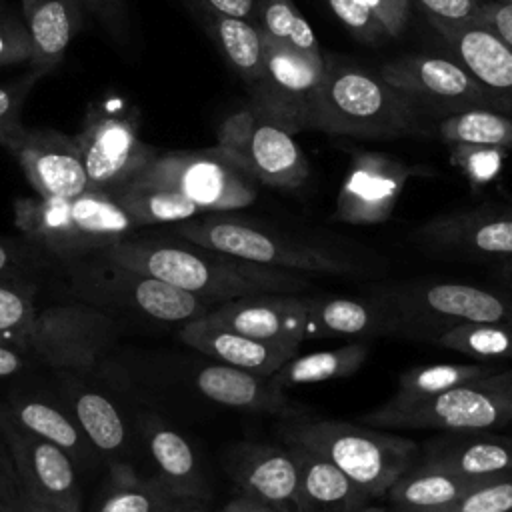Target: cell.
<instances>
[{"label":"cell","instance_id":"obj_1","mask_svg":"<svg viewBox=\"0 0 512 512\" xmlns=\"http://www.w3.org/2000/svg\"><path fill=\"white\" fill-rule=\"evenodd\" d=\"M98 254L176 286L210 308L244 296L302 294L310 288L308 274L246 262L176 234L140 236L136 230Z\"/></svg>","mask_w":512,"mask_h":512},{"label":"cell","instance_id":"obj_2","mask_svg":"<svg viewBox=\"0 0 512 512\" xmlns=\"http://www.w3.org/2000/svg\"><path fill=\"white\" fill-rule=\"evenodd\" d=\"M52 284L66 300L94 306L122 328L126 322L182 326L212 310L196 296L102 254L58 264Z\"/></svg>","mask_w":512,"mask_h":512},{"label":"cell","instance_id":"obj_3","mask_svg":"<svg viewBox=\"0 0 512 512\" xmlns=\"http://www.w3.org/2000/svg\"><path fill=\"white\" fill-rule=\"evenodd\" d=\"M14 224L58 264L94 256L138 230L118 202L102 190H86L70 198H18Z\"/></svg>","mask_w":512,"mask_h":512},{"label":"cell","instance_id":"obj_4","mask_svg":"<svg viewBox=\"0 0 512 512\" xmlns=\"http://www.w3.org/2000/svg\"><path fill=\"white\" fill-rule=\"evenodd\" d=\"M170 232L222 254L302 274H362L364 266L332 246L272 230L232 212H206L170 224Z\"/></svg>","mask_w":512,"mask_h":512},{"label":"cell","instance_id":"obj_5","mask_svg":"<svg viewBox=\"0 0 512 512\" xmlns=\"http://www.w3.org/2000/svg\"><path fill=\"white\" fill-rule=\"evenodd\" d=\"M282 438L288 446H302L328 458L372 500L384 496L420 458L414 440L344 420L292 418L284 422Z\"/></svg>","mask_w":512,"mask_h":512},{"label":"cell","instance_id":"obj_6","mask_svg":"<svg viewBox=\"0 0 512 512\" xmlns=\"http://www.w3.org/2000/svg\"><path fill=\"white\" fill-rule=\"evenodd\" d=\"M418 128L420 106L380 74L326 64L310 130L354 138H400Z\"/></svg>","mask_w":512,"mask_h":512},{"label":"cell","instance_id":"obj_7","mask_svg":"<svg viewBox=\"0 0 512 512\" xmlns=\"http://www.w3.org/2000/svg\"><path fill=\"white\" fill-rule=\"evenodd\" d=\"M372 296L392 314L396 334L430 340L458 324H512V296L466 282H402Z\"/></svg>","mask_w":512,"mask_h":512},{"label":"cell","instance_id":"obj_8","mask_svg":"<svg viewBox=\"0 0 512 512\" xmlns=\"http://www.w3.org/2000/svg\"><path fill=\"white\" fill-rule=\"evenodd\" d=\"M362 424L410 430H490L512 424V370L468 380L410 406H378L364 414Z\"/></svg>","mask_w":512,"mask_h":512},{"label":"cell","instance_id":"obj_9","mask_svg":"<svg viewBox=\"0 0 512 512\" xmlns=\"http://www.w3.org/2000/svg\"><path fill=\"white\" fill-rule=\"evenodd\" d=\"M132 182L184 196L206 212H234L256 200V182L220 148L158 152Z\"/></svg>","mask_w":512,"mask_h":512},{"label":"cell","instance_id":"obj_10","mask_svg":"<svg viewBox=\"0 0 512 512\" xmlns=\"http://www.w3.org/2000/svg\"><path fill=\"white\" fill-rule=\"evenodd\" d=\"M120 330V322L94 306L66 300L36 310L24 352L54 372L94 370L116 346Z\"/></svg>","mask_w":512,"mask_h":512},{"label":"cell","instance_id":"obj_11","mask_svg":"<svg viewBox=\"0 0 512 512\" xmlns=\"http://www.w3.org/2000/svg\"><path fill=\"white\" fill-rule=\"evenodd\" d=\"M216 148L232 158L254 182L296 190L310 176V164L294 134L248 104L218 128Z\"/></svg>","mask_w":512,"mask_h":512},{"label":"cell","instance_id":"obj_12","mask_svg":"<svg viewBox=\"0 0 512 512\" xmlns=\"http://www.w3.org/2000/svg\"><path fill=\"white\" fill-rule=\"evenodd\" d=\"M54 392L82 428L96 454L110 464H132L140 444L136 412L94 370H58ZM142 446V444H140Z\"/></svg>","mask_w":512,"mask_h":512},{"label":"cell","instance_id":"obj_13","mask_svg":"<svg viewBox=\"0 0 512 512\" xmlns=\"http://www.w3.org/2000/svg\"><path fill=\"white\" fill-rule=\"evenodd\" d=\"M88 190L112 192L136 178L158 154L138 134V114L120 108H96L84 118L78 134Z\"/></svg>","mask_w":512,"mask_h":512},{"label":"cell","instance_id":"obj_14","mask_svg":"<svg viewBox=\"0 0 512 512\" xmlns=\"http://www.w3.org/2000/svg\"><path fill=\"white\" fill-rule=\"evenodd\" d=\"M324 74V58L304 56L264 36V64L258 80L250 84V104L292 134L310 130Z\"/></svg>","mask_w":512,"mask_h":512},{"label":"cell","instance_id":"obj_15","mask_svg":"<svg viewBox=\"0 0 512 512\" xmlns=\"http://www.w3.org/2000/svg\"><path fill=\"white\" fill-rule=\"evenodd\" d=\"M414 240L442 258L500 262L512 258V206L482 204L430 218Z\"/></svg>","mask_w":512,"mask_h":512},{"label":"cell","instance_id":"obj_16","mask_svg":"<svg viewBox=\"0 0 512 512\" xmlns=\"http://www.w3.org/2000/svg\"><path fill=\"white\" fill-rule=\"evenodd\" d=\"M380 76L418 106L444 110L446 114L478 106L508 112L460 62L442 56H402L386 62Z\"/></svg>","mask_w":512,"mask_h":512},{"label":"cell","instance_id":"obj_17","mask_svg":"<svg viewBox=\"0 0 512 512\" xmlns=\"http://www.w3.org/2000/svg\"><path fill=\"white\" fill-rule=\"evenodd\" d=\"M0 432L24 488L62 512H82L76 464L56 444L22 428L0 406Z\"/></svg>","mask_w":512,"mask_h":512},{"label":"cell","instance_id":"obj_18","mask_svg":"<svg viewBox=\"0 0 512 512\" xmlns=\"http://www.w3.org/2000/svg\"><path fill=\"white\" fill-rule=\"evenodd\" d=\"M412 170L394 156L360 152L338 188L334 220L354 226L386 222L410 180Z\"/></svg>","mask_w":512,"mask_h":512},{"label":"cell","instance_id":"obj_19","mask_svg":"<svg viewBox=\"0 0 512 512\" xmlns=\"http://www.w3.org/2000/svg\"><path fill=\"white\" fill-rule=\"evenodd\" d=\"M42 198H70L88 190L78 144L54 128H26L6 146Z\"/></svg>","mask_w":512,"mask_h":512},{"label":"cell","instance_id":"obj_20","mask_svg":"<svg viewBox=\"0 0 512 512\" xmlns=\"http://www.w3.org/2000/svg\"><path fill=\"white\" fill-rule=\"evenodd\" d=\"M224 466L242 496L298 512V460L290 446L240 442L226 452Z\"/></svg>","mask_w":512,"mask_h":512},{"label":"cell","instance_id":"obj_21","mask_svg":"<svg viewBox=\"0 0 512 512\" xmlns=\"http://www.w3.org/2000/svg\"><path fill=\"white\" fill-rule=\"evenodd\" d=\"M308 296L266 292L214 306L206 318L250 338L300 348L304 344Z\"/></svg>","mask_w":512,"mask_h":512},{"label":"cell","instance_id":"obj_22","mask_svg":"<svg viewBox=\"0 0 512 512\" xmlns=\"http://www.w3.org/2000/svg\"><path fill=\"white\" fill-rule=\"evenodd\" d=\"M136 424L140 444L164 488L176 500L204 504L210 498V486L190 440L154 410H138Z\"/></svg>","mask_w":512,"mask_h":512},{"label":"cell","instance_id":"obj_23","mask_svg":"<svg viewBox=\"0 0 512 512\" xmlns=\"http://www.w3.org/2000/svg\"><path fill=\"white\" fill-rule=\"evenodd\" d=\"M178 338L182 344L210 360L250 370L262 376H272L292 356L298 354V348L250 338L208 320L206 314L182 324L178 330Z\"/></svg>","mask_w":512,"mask_h":512},{"label":"cell","instance_id":"obj_24","mask_svg":"<svg viewBox=\"0 0 512 512\" xmlns=\"http://www.w3.org/2000/svg\"><path fill=\"white\" fill-rule=\"evenodd\" d=\"M436 32L450 46L458 62L498 98L508 112L512 110V48L492 30L476 22L444 24L432 22Z\"/></svg>","mask_w":512,"mask_h":512},{"label":"cell","instance_id":"obj_25","mask_svg":"<svg viewBox=\"0 0 512 512\" xmlns=\"http://www.w3.org/2000/svg\"><path fill=\"white\" fill-rule=\"evenodd\" d=\"M0 406L28 432L64 450L76 468L100 458L54 390H12Z\"/></svg>","mask_w":512,"mask_h":512},{"label":"cell","instance_id":"obj_26","mask_svg":"<svg viewBox=\"0 0 512 512\" xmlns=\"http://www.w3.org/2000/svg\"><path fill=\"white\" fill-rule=\"evenodd\" d=\"M418 462L450 470L466 478H490L512 472V436L488 430L444 432L430 438Z\"/></svg>","mask_w":512,"mask_h":512},{"label":"cell","instance_id":"obj_27","mask_svg":"<svg viewBox=\"0 0 512 512\" xmlns=\"http://www.w3.org/2000/svg\"><path fill=\"white\" fill-rule=\"evenodd\" d=\"M188 378L200 396L226 408L266 414H282L290 408L284 388H280L272 376L212 360L194 364Z\"/></svg>","mask_w":512,"mask_h":512},{"label":"cell","instance_id":"obj_28","mask_svg":"<svg viewBox=\"0 0 512 512\" xmlns=\"http://www.w3.org/2000/svg\"><path fill=\"white\" fill-rule=\"evenodd\" d=\"M380 334H396V326L392 314L374 296H308L304 340H366Z\"/></svg>","mask_w":512,"mask_h":512},{"label":"cell","instance_id":"obj_29","mask_svg":"<svg viewBox=\"0 0 512 512\" xmlns=\"http://www.w3.org/2000/svg\"><path fill=\"white\" fill-rule=\"evenodd\" d=\"M86 10L78 0H22V20L30 36V70L40 78L64 58L82 30Z\"/></svg>","mask_w":512,"mask_h":512},{"label":"cell","instance_id":"obj_30","mask_svg":"<svg viewBox=\"0 0 512 512\" xmlns=\"http://www.w3.org/2000/svg\"><path fill=\"white\" fill-rule=\"evenodd\" d=\"M290 448L298 460V512H356L368 506L370 494L328 458L302 446Z\"/></svg>","mask_w":512,"mask_h":512},{"label":"cell","instance_id":"obj_31","mask_svg":"<svg viewBox=\"0 0 512 512\" xmlns=\"http://www.w3.org/2000/svg\"><path fill=\"white\" fill-rule=\"evenodd\" d=\"M478 480L482 478H466L438 466L416 462L386 494L398 512H430L454 502Z\"/></svg>","mask_w":512,"mask_h":512},{"label":"cell","instance_id":"obj_32","mask_svg":"<svg viewBox=\"0 0 512 512\" xmlns=\"http://www.w3.org/2000/svg\"><path fill=\"white\" fill-rule=\"evenodd\" d=\"M192 4V2H190ZM206 32L226 58V62L250 84H254L264 64V34L258 26L244 18L218 16L192 4Z\"/></svg>","mask_w":512,"mask_h":512},{"label":"cell","instance_id":"obj_33","mask_svg":"<svg viewBox=\"0 0 512 512\" xmlns=\"http://www.w3.org/2000/svg\"><path fill=\"white\" fill-rule=\"evenodd\" d=\"M368 352V342L358 338L338 348L318 350L302 356L296 354L280 370L272 374V380L286 390L292 386H310L328 380L348 378L362 368V364L368 358Z\"/></svg>","mask_w":512,"mask_h":512},{"label":"cell","instance_id":"obj_34","mask_svg":"<svg viewBox=\"0 0 512 512\" xmlns=\"http://www.w3.org/2000/svg\"><path fill=\"white\" fill-rule=\"evenodd\" d=\"M498 368L488 362H440V364H422L414 366L400 374L396 394L386 400L382 406L400 408L410 406L420 400L432 398L448 388L476 380L480 376L492 374Z\"/></svg>","mask_w":512,"mask_h":512},{"label":"cell","instance_id":"obj_35","mask_svg":"<svg viewBox=\"0 0 512 512\" xmlns=\"http://www.w3.org/2000/svg\"><path fill=\"white\" fill-rule=\"evenodd\" d=\"M108 194L130 216L138 230L156 224H176L202 214L196 204L180 194L138 184L132 180Z\"/></svg>","mask_w":512,"mask_h":512},{"label":"cell","instance_id":"obj_36","mask_svg":"<svg viewBox=\"0 0 512 512\" xmlns=\"http://www.w3.org/2000/svg\"><path fill=\"white\" fill-rule=\"evenodd\" d=\"M176 498L156 476L142 478L132 464H110L106 490L94 512H158Z\"/></svg>","mask_w":512,"mask_h":512},{"label":"cell","instance_id":"obj_37","mask_svg":"<svg viewBox=\"0 0 512 512\" xmlns=\"http://www.w3.org/2000/svg\"><path fill=\"white\" fill-rule=\"evenodd\" d=\"M438 134L448 144L512 148V118L494 108H464L446 114L438 124Z\"/></svg>","mask_w":512,"mask_h":512},{"label":"cell","instance_id":"obj_38","mask_svg":"<svg viewBox=\"0 0 512 512\" xmlns=\"http://www.w3.org/2000/svg\"><path fill=\"white\" fill-rule=\"evenodd\" d=\"M428 342L480 362L512 360V324H458L434 334Z\"/></svg>","mask_w":512,"mask_h":512},{"label":"cell","instance_id":"obj_39","mask_svg":"<svg viewBox=\"0 0 512 512\" xmlns=\"http://www.w3.org/2000/svg\"><path fill=\"white\" fill-rule=\"evenodd\" d=\"M58 262L28 238L0 236V284L40 292L56 278Z\"/></svg>","mask_w":512,"mask_h":512},{"label":"cell","instance_id":"obj_40","mask_svg":"<svg viewBox=\"0 0 512 512\" xmlns=\"http://www.w3.org/2000/svg\"><path fill=\"white\" fill-rule=\"evenodd\" d=\"M262 34L294 52L322 58L318 38L292 0H256Z\"/></svg>","mask_w":512,"mask_h":512},{"label":"cell","instance_id":"obj_41","mask_svg":"<svg viewBox=\"0 0 512 512\" xmlns=\"http://www.w3.org/2000/svg\"><path fill=\"white\" fill-rule=\"evenodd\" d=\"M36 296V290L0 284V344H10L24 352L26 334L38 310Z\"/></svg>","mask_w":512,"mask_h":512},{"label":"cell","instance_id":"obj_42","mask_svg":"<svg viewBox=\"0 0 512 512\" xmlns=\"http://www.w3.org/2000/svg\"><path fill=\"white\" fill-rule=\"evenodd\" d=\"M430 512H512V472L482 478L454 502Z\"/></svg>","mask_w":512,"mask_h":512},{"label":"cell","instance_id":"obj_43","mask_svg":"<svg viewBox=\"0 0 512 512\" xmlns=\"http://www.w3.org/2000/svg\"><path fill=\"white\" fill-rule=\"evenodd\" d=\"M506 150L496 146H472V144H450V158L468 178L470 184L482 186L492 182L504 164Z\"/></svg>","mask_w":512,"mask_h":512},{"label":"cell","instance_id":"obj_44","mask_svg":"<svg viewBox=\"0 0 512 512\" xmlns=\"http://www.w3.org/2000/svg\"><path fill=\"white\" fill-rule=\"evenodd\" d=\"M40 76L32 70L14 82L0 84V146H8L22 130V106Z\"/></svg>","mask_w":512,"mask_h":512},{"label":"cell","instance_id":"obj_45","mask_svg":"<svg viewBox=\"0 0 512 512\" xmlns=\"http://www.w3.org/2000/svg\"><path fill=\"white\" fill-rule=\"evenodd\" d=\"M334 16L362 42H382L388 38L384 24L362 4L356 0H326Z\"/></svg>","mask_w":512,"mask_h":512},{"label":"cell","instance_id":"obj_46","mask_svg":"<svg viewBox=\"0 0 512 512\" xmlns=\"http://www.w3.org/2000/svg\"><path fill=\"white\" fill-rule=\"evenodd\" d=\"M30 60V36L22 18L0 6V66Z\"/></svg>","mask_w":512,"mask_h":512},{"label":"cell","instance_id":"obj_47","mask_svg":"<svg viewBox=\"0 0 512 512\" xmlns=\"http://www.w3.org/2000/svg\"><path fill=\"white\" fill-rule=\"evenodd\" d=\"M86 14L94 16L102 28L118 42L130 40V18L126 0H78Z\"/></svg>","mask_w":512,"mask_h":512},{"label":"cell","instance_id":"obj_48","mask_svg":"<svg viewBox=\"0 0 512 512\" xmlns=\"http://www.w3.org/2000/svg\"><path fill=\"white\" fill-rule=\"evenodd\" d=\"M24 484L12 462L8 444L0 432V512H18Z\"/></svg>","mask_w":512,"mask_h":512},{"label":"cell","instance_id":"obj_49","mask_svg":"<svg viewBox=\"0 0 512 512\" xmlns=\"http://www.w3.org/2000/svg\"><path fill=\"white\" fill-rule=\"evenodd\" d=\"M418 4L426 10L430 22L444 24H466L474 22L480 0H418Z\"/></svg>","mask_w":512,"mask_h":512},{"label":"cell","instance_id":"obj_50","mask_svg":"<svg viewBox=\"0 0 512 512\" xmlns=\"http://www.w3.org/2000/svg\"><path fill=\"white\" fill-rule=\"evenodd\" d=\"M474 22L492 30L500 40H504L512 48V2L510 0L482 2Z\"/></svg>","mask_w":512,"mask_h":512},{"label":"cell","instance_id":"obj_51","mask_svg":"<svg viewBox=\"0 0 512 512\" xmlns=\"http://www.w3.org/2000/svg\"><path fill=\"white\" fill-rule=\"evenodd\" d=\"M358 4L366 6L386 28L388 36H400L406 22L410 0H356Z\"/></svg>","mask_w":512,"mask_h":512},{"label":"cell","instance_id":"obj_52","mask_svg":"<svg viewBox=\"0 0 512 512\" xmlns=\"http://www.w3.org/2000/svg\"><path fill=\"white\" fill-rule=\"evenodd\" d=\"M188 2L202 6L212 14L230 16V18L250 20L256 12V0H188Z\"/></svg>","mask_w":512,"mask_h":512},{"label":"cell","instance_id":"obj_53","mask_svg":"<svg viewBox=\"0 0 512 512\" xmlns=\"http://www.w3.org/2000/svg\"><path fill=\"white\" fill-rule=\"evenodd\" d=\"M32 358L16 346L0 344V380L20 374Z\"/></svg>","mask_w":512,"mask_h":512},{"label":"cell","instance_id":"obj_54","mask_svg":"<svg viewBox=\"0 0 512 512\" xmlns=\"http://www.w3.org/2000/svg\"><path fill=\"white\" fill-rule=\"evenodd\" d=\"M220 512H278L276 508L260 502V500H254V498H248V496H238L234 500H230Z\"/></svg>","mask_w":512,"mask_h":512},{"label":"cell","instance_id":"obj_55","mask_svg":"<svg viewBox=\"0 0 512 512\" xmlns=\"http://www.w3.org/2000/svg\"><path fill=\"white\" fill-rule=\"evenodd\" d=\"M18 512H62V510L56 508V506H52L50 502H44V500L32 496L28 490H24Z\"/></svg>","mask_w":512,"mask_h":512},{"label":"cell","instance_id":"obj_56","mask_svg":"<svg viewBox=\"0 0 512 512\" xmlns=\"http://www.w3.org/2000/svg\"><path fill=\"white\" fill-rule=\"evenodd\" d=\"M496 276L512 286V258L496 262Z\"/></svg>","mask_w":512,"mask_h":512},{"label":"cell","instance_id":"obj_57","mask_svg":"<svg viewBox=\"0 0 512 512\" xmlns=\"http://www.w3.org/2000/svg\"><path fill=\"white\" fill-rule=\"evenodd\" d=\"M190 504H192V502H184V500H174V502H170L168 506L160 508L158 512H186V508H188Z\"/></svg>","mask_w":512,"mask_h":512},{"label":"cell","instance_id":"obj_58","mask_svg":"<svg viewBox=\"0 0 512 512\" xmlns=\"http://www.w3.org/2000/svg\"><path fill=\"white\" fill-rule=\"evenodd\" d=\"M356 512H386V510L384 508H376V506H364V508H360Z\"/></svg>","mask_w":512,"mask_h":512},{"label":"cell","instance_id":"obj_59","mask_svg":"<svg viewBox=\"0 0 512 512\" xmlns=\"http://www.w3.org/2000/svg\"><path fill=\"white\" fill-rule=\"evenodd\" d=\"M186 512H206V510L202 508V504H190V506L186 508Z\"/></svg>","mask_w":512,"mask_h":512},{"label":"cell","instance_id":"obj_60","mask_svg":"<svg viewBox=\"0 0 512 512\" xmlns=\"http://www.w3.org/2000/svg\"><path fill=\"white\" fill-rule=\"evenodd\" d=\"M510 2H512V0H510Z\"/></svg>","mask_w":512,"mask_h":512}]
</instances>
